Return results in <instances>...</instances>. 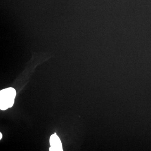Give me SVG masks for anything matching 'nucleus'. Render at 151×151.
I'll list each match as a JSON object with an SVG mask.
<instances>
[{
	"label": "nucleus",
	"instance_id": "nucleus-1",
	"mask_svg": "<svg viewBox=\"0 0 151 151\" xmlns=\"http://www.w3.org/2000/svg\"><path fill=\"white\" fill-rule=\"evenodd\" d=\"M16 95L15 89L12 87L3 89L0 91V109L5 111L12 108Z\"/></svg>",
	"mask_w": 151,
	"mask_h": 151
},
{
	"label": "nucleus",
	"instance_id": "nucleus-2",
	"mask_svg": "<svg viewBox=\"0 0 151 151\" xmlns=\"http://www.w3.org/2000/svg\"><path fill=\"white\" fill-rule=\"evenodd\" d=\"M50 144L51 146L49 148L50 151H63L62 143L56 133L51 135L50 139Z\"/></svg>",
	"mask_w": 151,
	"mask_h": 151
},
{
	"label": "nucleus",
	"instance_id": "nucleus-3",
	"mask_svg": "<svg viewBox=\"0 0 151 151\" xmlns=\"http://www.w3.org/2000/svg\"><path fill=\"white\" fill-rule=\"evenodd\" d=\"M2 138V134L1 133H0V139H1Z\"/></svg>",
	"mask_w": 151,
	"mask_h": 151
}]
</instances>
